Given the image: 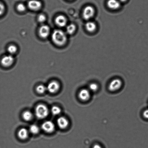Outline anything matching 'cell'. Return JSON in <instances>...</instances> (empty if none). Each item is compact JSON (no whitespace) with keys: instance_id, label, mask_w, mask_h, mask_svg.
<instances>
[{"instance_id":"cell-4","label":"cell","mask_w":148,"mask_h":148,"mask_svg":"<svg viewBox=\"0 0 148 148\" xmlns=\"http://www.w3.org/2000/svg\"><path fill=\"white\" fill-rule=\"evenodd\" d=\"M123 85L122 81L119 78H115L112 80L109 84V90L111 92H115L121 88Z\"/></svg>"},{"instance_id":"cell-9","label":"cell","mask_w":148,"mask_h":148,"mask_svg":"<svg viewBox=\"0 0 148 148\" xmlns=\"http://www.w3.org/2000/svg\"><path fill=\"white\" fill-rule=\"evenodd\" d=\"M50 28L49 26L46 25H43L39 29V35L42 38H46L50 34Z\"/></svg>"},{"instance_id":"cell-8","label":"cell","mask_w":148,"mask_h":148,"mask_svg":"<svg viewBox=\"0 0 148 148\" xmlns=\"http://www.w3.org/2000/svg\"><path fill=\"white\" fill-rule=\"evenodd\" d=\"M47 91L51 93H55L57 92L60 88V85L56 81H53L50 82L46 87Z\"/></svg>"},{"instance_id":"cell-2","label":"cell","mask_w":148,"mask_h":148,"mask_svg":"<svg viewBox=\"0 0 148 148\" xmlns=\"http://www.w3.org/2000/svg\"><path fill=\"white\" fill-rule=\"evenodd\" d=\"M36 117L39 119L46 118L49 114V110L45 105L40 104L36 107L35 110Z\"/></svg>"},{"instance_id":"cell-18","label":"cell","mask_w":148,"mask_h":148,"mask_svg":"<svg viewBox=\"0 0 148 148\" xmlns=\"http://www.w3.org/2000/svg\"><path fill=\"white\" fill-rule=\"evenodd\" d=\"M40 128L35 124H32L30 126L29 131L32 134H37L40 131Z\"/></svg>"},{"instance_id":"cell-19","label":"cell","mask_w":148,"mask_h":148,"mask_svg":"<svg viewBox=\"0 0 148 148\" xmlns=\"http://www.w3.org/2000/svg\"><path fill=\"white\" fill-rule=\"evenodd\" d=\"M99 85L95 83H92L90 84L88 89L90 92H95L98 90Z\"/></svg>"},{"instance_id":"cell-11","label":"cell","mask_w":148,"mask_h":148,"mask_svg":"<svg viewBox=\"0 0 148 148\" xmlns=\"http://www.w3.org/2000/svg\"><path fill=\"white\" fill-rule=\"evenodd\" d=\"M107 6L110 9L117 10L121 6V2L118 0H108Z\"/></svg>"},{"instance_id":"cell-16","label":"cell","mask_w":148,"mask_h":148,"mask_svg":"<svg viewBox=\"0 0 148 148\" xmlns=\"http://www.w3.org/2000/svg\"><path fill=\"white\" fill-rule=\"evenodd\" d=\"M33 114L31 112L29 111H25L23 114V118L26 121H29L32 119Z\"/></svg>"},{"instance_id":"cell-21","label":"cell","mask_w":148,"mask_h":148,"mask_svg":"<svg viewBox=\"0 0 148 148\" xmlns=\"http://www.w3.org/2000/svg\"><path fill=\"white\" fill-rule=\"evenodd\" d=\"M51 111L53 115L57 116L60 114L61 110L59 107L53 106L51 108Z\"/></svg>"},{"instance_id":"cell-26","label":"cell","mask_w":148,"mask_h":148,"mask_svg":"<svg viewBox=\"0 0 148 148\" xmlns=\"http://www.w3.org/2000/svg\"><path fill=\"white\" fill-rule=\"evenodd\" d=\"M143 117L146 119H148V109L145 110L143 113Z\"/></svg>"},{"instance_id":"cell-1","label":"cell","mask_w":148,"mask_h":148,"mask_svg":"<svg viewBox=\"0 0 148 148\" xmlns=\"http://www.w3.org/2000/svg\"><path fill=\"white\" fill-rule=\"evenodd\" d=\"M52 39L55 44L61 46L66 43L67 37L66 33L63 30H56L53 31L52 34Z\"/></svg>"},{"instance_id":"cell-10","label":"cell","mask_w":148,"mask_h":148,"mask_svg":"<svg viewBox=\"0 0 148 148\" xmlns=\"http://www.w3.org/2000/svg\"><path fill=\"white\" fill-rule=\"evenodd\" d=\"M29 8L33 11L40 10L42 6L41 3L38 0H30L27 4Z\"/></svg>"},{"instance_id":"cell-13","label":"cell","mask_w":148,"mask_h":148,"mask_svg":"<svg viewBox=\"0 0 148 148\" xmlns=\"http://www.w3.org/2000/svg\"><path fill=\"white\" fill-rule=\"evenodd\" d=\"M57 123L59 128L65 129L69 125V121L64 117H60L58 119Z\"/></svg>"},{"instance_id":"cell-3","label":"cell","mask_w":148,"mask_h":148,"mask_svg":"<svg viewBox=\"0 0 148 148\" xmlns=\"http://www.w3.org/2000/svg\"><path fill=\"white\" fill-rule=\"evenodd\" d=\"M95 11L93 7L91 6H88L84 9L82 16L84 19L89 21L95 15Z\"/></svg>"},{"instance_id":"cell-20","label":"cell","mask_w":148,"mask_h":148,"mask_svg":"<svg viewBox=\"0 0 148 148\" xmlns=\"http://www.w3.org/2000/svg\"><path fill=\"white\" fill-rule=\"evenodd\" d=\"M17 50L16 46L14 45H11L7 48V51L9 54L11 55L14 54L17 52Z\"/></svg>"},{"instance_id":"cell-24","label":"cell","mask_w":148,"mask_h":148,"mask_svg":"<svg viewBox=\"0 0 148 148\" xmlns=\"http://www.w3.org/2000/svg\"><path fill=\"white\" fill-rule=\"evenodd\" d=\"M46 16L43 14H40L38 17V21L40 23H44L46 21Z\"/></svg>"},{"instance_id":"cell-15","label":"cell","mask_w":148,"mask_h":148,"mask_svg":"<svg viewBox=\"0 0 148 148\" xmlns=\"http://www.w3.org/2000/svg\"><path fill=\"white\" fill-rule=\"evenodd\" d=\"M29 131L27 129L22 128L19 130L18 132V136L21 140H25L28 137Z\"/></svg>"},{"instance_id":"cell-22","label":"cell","mask_w":148,"mask_h":148,"mask_svg":"<svg viewBox=\"0 0 148 148\" xmlns=\"http://www.w3.org/2000/svg\"><path fill=\"white\" fill-rule=\"evenodd\" d=\"M47 87L43 85H39L36 88V91L39 94H42L44 93L47 91Z\"/></svg>"},{"instance_id":"cell-14","label":"cell","mask_w":148,"mask_h":148,"mask_svg":"<svg viewBox=\"0 0 148 148\" xmlns=\"http://www.w3.org/2000/svg\"><path fill=\"white\" fill-rule=\"evenodd\" d=\"M85 27L86 30L88 32L93 33L96 30L97 25L94 21H88L85 24Z\"/></svg>"},{"instance_id":"cell-12","label":"cell","mask_w":148,"mask_h":148,"mask_svg":"<svg viewBox=\"0 0 148 148\" xmlns=\"http://www.w3.org/2000/svg\"><path fill=\"white\" fill-rule=\"evenodd\" d=\"M55 22L56 25L59 27H65L67 24V19L66 17L62 15L58 16L56 18Z\"/></svg>"},{"instance_id":"cell-23","label":"cell","mask_w":148,"mask_h":148,"mask_svg":"<svg viewBox=\"0 0 148 148\" xmlns=\"http://www.w3.org/2000/svg\"><path fill=\"white\" fill-rule=\"evenodd\" d=\"M17 10L19 12H24L26 10L25 6L23 3H20L17 7Z\"/></svg>"},{"instance_id":"cell-27","label":"cell","mask_w":148,"mask_h":148,"mask_svg":"<svg viewBox=\"0 0 148 148\" xmlns=\"http://www.w3.org/2000/svg\"><path fill=\"white\" fill-rule=\"evenodd\" d=\"M92 148H102V147L100 145L96 144L93 146Z\"/></svg>"},{"instance_id":"cell-28","label":"cell","mask_w":148,"mask_h":148,"mask_svg":"<svg viewBox=\"0 0 148 148\" xmlns=\"http://www.w3.org/2000/svg\"><path fill=\"white\" fill-rule=\"evenodd\" d=\"M120 2H125L127 1V0H119V1Z\"/></svg>"},{"instance_id":"cell-5","label":"cell","mask_w":148,"mask_h":148,"mask_svg":"<svg viewBox=\"0 0 148 148\" xmlns=\"http://www.w3.org/2000/svg\"><path fill=\"white\" fill-rule=\"evenodd\" d=\"M78 97L81 101L86 102L90 98L91 92L88 89L83 88L78 93Z\"/></svg>"},{"instance_id":"cell-6","label":"cell","mask_w":148,"mask_h":148,"mask_svg":"<svg viewBox=\"0 0 148 148\" xmlns=\"http://www.w3.org/2000/svg\"><path fill=\"white\" fill-rule=\"evenodd\" d=\"M14 59L12 55L8 54L3 56L1 60V63L4 67L11 66L14 62Z\"/></svg>"},{"instance_id":"cell-7","label":"cell","mask_w":148,"mask_h":148,"mask_svg":"<svg viewBox=\"0 0 148 148\" xmlns=\"http://www.w3.org/2000/svg\"><path fill=\"white\" fill-rule=\"evenodd\" d=\"M41 128L45 132L49 133H53L56 127L53 122L47 121L43 123Z\"/></svg>"},{"instance_id":"cell-25","label":"cell","mask_w":148,"mask_h":148,"mask_svg":"<svg viewBox=\"0 0 148 148\" xmlns=\"http://www.w3.org/2000/svg\"><path fill=\"white\" fill-rule=\"evenodd\" d=\"M5 10V6L0 1V17H1L4 14Z\"/></svg>"},{"instance_id":"cell-17","label":"cell","mask_w":148,"mask_h":148,"mask_svg":"<svg viewBox=\"0 0 148 148\" xmlns=\"http://www.w3.org/2000/svg\"><path fill=\"white\" fill-rule=\"evenodd\" d=\"M75 30H76V26L74 24H69L66 27V32L69 34H73L75 32Z\"/></svg>"}]
</instances>
